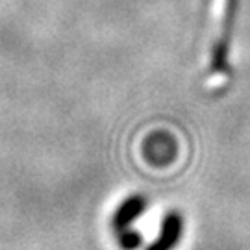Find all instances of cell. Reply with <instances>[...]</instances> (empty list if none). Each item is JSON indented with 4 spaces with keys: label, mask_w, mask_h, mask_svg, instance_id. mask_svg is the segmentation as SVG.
Instances as JSON below:
<instances>
[{
    "label": "cell",
    "mask_w": 250,
    "mask_h": 250,
    "mask_svg": "<svg viewBox=\"0 0 250 250\" xmlns=\"http://www.w3.org/2000/svg\"><path fill=\"white\" fill-rule=\"evenodd\" d=\"M237 15V0H228L223 11V24L221 34L213 45L211 52V71L213 72H226L228 71V54H230V37L233 34V22Z\"/></svg>",
    "instance_id": "1"
},
{
    "label": "cell",
    "mask_w": 250,
    "mask_h": 250,
    "mask_svg": "<svg viewBox=\"0 0 250 250\" xmlns=\"http://www.w3.org/2000/svg\"><path fill=\"white\" fill-rule=\"evenodd\" d=\"M117 233V243H119V249L121 250H139L143 247V235L137 232V230H132L130 226L128 228H123Z\"/></svg>",
    "instance_id": "5"
},
{
    "label": "cell",
    "mask_w": 250,
    "mask_h": 250,
    "mask_svg": "<svg viewBox=\"0 0 250 250\" xmlns=\"http://www.w3.org/2000/svg\"><path fill=\"white\" fill-rule=\"evenodd\" d=\"M184 235V217L180 211H169L163 217L160 233L145 250H174Z\"/></svg>",
    "instance_id": "3"
},
{
    "label": "cell",
    "mask_w": 250,
    "mask_h": 250,
    "mask_svg": "<svg viewBox=\"0 0 250 250\" xmlns=\"http://www.w3.org/2000/svg\"><path fill=\"white\" fill-rule=\"evenodd\" d=\"M176 150H178L176 139L167 132H154L146 137L143 145L145 160L156 167H165L170 161H174Z\"/></svg>",
    "instance_id": "2"
},
{
    "label": "cell",
    "mask_w": 250,
    "mask_h": 250,
    "mask_svg": "<svg viewBox=\"0 0 250 250\" xmlns=\"http://www.w3.org/2000/svg\"><path fill=\"white\" fill-rule=\"evenodd\" d=\"M146 209V198L143 195H130L126 197L121 204L117 206L111 217V228L119 232L123 228H128L130 224H134Z\"/></svg>",
    "instance_id": "4"
}]
</instances>
